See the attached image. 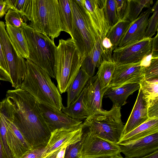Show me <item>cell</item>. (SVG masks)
Masks as SVG:
<instances>
[{
    "label": "cell",
    "instance_id": "cell-1",
    "mask_svg": "<svg viewBox=\"0 0 158 158\" xmlns=\"http://www.w3.org/2000/svg\"><path fill=\"white\" fill-rule=\"evenodd\" d=\"M4 100L10 119L31 149L46 146L52 131L37 100L21 88L8 90Z\"/></svg>",
    "mask_w": 158,
    "mask_h": 158
},
{
    "label": "cell",
    "instance_id": "cell-2",
    "mask_svg": "<svg viewBox=\"0 0 158 158\" xmlns=\"http://www.w3.org/2000/svg\"><path fill=\"white\" fill-rule=\"evenodd\" d=\"M26 61L27 73L19 88L29 93L39 103L61 110L62 98L50 76L28 59Z\"/></svg>",
    "mask_w": 158,
    "mask_h": 158
},
{
    "label": "cell",
    "instance_id": "cell-3",
    "mask_svg": "<svg viewBox=\"0 0 158 158\" xmlns=\"http://www.w3.org/2000/svg\"><path fill=\"white\" fill-rule=\"evenodd\" d=\"M24 17L31 27L52 40L61 31L58 0H30Z\"/></svg>",
    "mask_w": 158,
    "mask_h": 158
},
{
    "label": "cell",
    "instance_id": "cell-4",
    "mask_svg": "<svg viewBox=\"0 0 158 158\" xmlns=\"http://www.w3.org/2000/svg\"><path fill=\"white\" fill-rule=\"evenodd\" d=\"M84 58L71 38L59 40L56 51L55 72L57 88L60 94L67 91L81 69Z\"/></svg>",
    "mask_w": 158,
    "mask_h": 158
},
{
    "label": "cell",
    "instance_id": "cell-5",
    "mask_svg": "<svg viewBox=\"0 0 158 158\" xmlns=\"http://www.w3.org/2000/svg\"><path fill=\"white\" fill-rule=\"evenodd\" d=\"M27 43L28 59L55 78V63L57 46L47 35L37 31L25 23L22 27Z\"/></svg>",
    "mask_w": 158,
    "mask_h": 158
},
{
    "label": "cell",
    "instance_id": "cell-6",
    "mask_svg": "<svg viewBox=\"0 0 158 158\" xmlns=\"http://www.w3.org/2000/svg\"><path fill=\"white\" fill-rule=\"evenodd\" d=\"M83 128L94 135L117 143L123 136L124 125L121 107L113 106L109 110H98L85 119Z\"/></svg>",
    "mask_w": 158,
    "mask_h": 158
},
{
    "label": "cell",
    "instance_id": "cell-7",
    "mask_svg": "<svg viewBox=\"0 0 158 158\" xmlns=\"http://www.w3.org/2000/svg\"><path fill=\"white\" fill-rule=\"evenodd\" d=\"M72 13L71 38L85 57L94 46L98 34L82 4V0H70Z\"/></svg>",
    "mask_w": 158,
    "mask_h": 158
},
{
    "label": "cell",
    "instance_id": "cell-8",
    "mask_svg": "<svg viewBox=\"0 0 158 158\" xmlns=\"http://www.w3.org/2000/svg\"><path fill=\"white\" fill-rule=\"evenodd\" d=\"M0 43L11 80L15 89L19 88L27 73L26 61L11 43L4 22L0 21Z\"/></svg>",
    "mask_w": 158,
    "mask_h": 158
},
{
    "label": "cell",
    "instance_id": "cell-9",
    "mask_svg": "<svg viewBox=\"0 0 158 158\" xmlns=\"http://www.w3.org/2000/svg\"><path fill=\"white\" fill-rule=\"evenodd\" d=\"M82 139L78 158H98L121 153L117 144L94 135L88 131H83Z\"/></svg>",
    "mask_w": 158,
    "mask_h": 158
},
{
    "label": "cell",
    "instance_id": "cell-10",
    "mask_svg": "<svg viewBox=\"0 0 158 158\" xmlns=\"http://www.w3.org/2000/svg\"><path fill=\"white\" fill-rule=\"evenodd\" d=\"M152 38H144L124 46L117 47L113 52V61L116 66L139 62L151 53Z\"/></svg>",
    "mask_w": 158,
    "mask_h": 158
},
{
    "label": "cell",
    "instance_id": "cell-11",
    "mask_svg": "<svg viewBox=\"0 0 158 158\" xmlns=\"http://www.w3.org/2000/svg\"><path fill=\"white\" fill-rule=\"evenodd\" d=\"M0 112L5 119L8 145L15 158H20L31 148L10 119L4 99L0 102Z\"/></svg>",
    "mask_w": 158,
    "mask_h": 158
},
{
    "label": "cell",
    "instance_id": "cell-12",
    "mask_svg": "<svg viewBox=\"0 0 158 158\" xmlns=\"http://www.w3.org/2000/svg\"><path fill=\"white\" fill-rule=\"evenodd\" d=\"M83 133L82 124L77 127L62 128L52 131L43 158L60 149L80 141Z\"/></svg>",
    "mask_w": 158,
    "mask_h": 158
},
{
    "label": "cell",
    "instance_id": "cell-13",
    "mask_svg": "<svg viewBox=\"0 0 158 158\" xmlns=\"http://www.w3.org/2000/svg\"><path fill=\"white\" fill-rule=\"evenodd\" d=\"M118 145L125 158H141L158 151V133Z\"/></svg>",
    "mask_w": 158,
    "mask_h": 158
},
{
    "label": "cell",
    "instance_id": "cell-14",
    "mask_svg": "<svg viewBox=\"0 0 158 158\" xmlns=\"http://www.w3.org/2000/svg\"><path fill=\"white\" fill-rule=\"evenodd\" d=\"M39 105L44 119L52 132L62 128L77 127L82 124V121L70 118L61 110L48 105L39 103Z\"/></svg>",
    "mask_w": 158,
    "mask_h": 158
},
{
    "label": "cell",
    "instance_id": "cell-15",
    "mask_svg": "<svg viewBox=\"0 0 158 158\" xmlns=\"http://www.w3.org/2000/svg\"><path fill=\"white\" fill-rule=\"evenodd\" d=\"M140 62L117 66L108 87H117L130 84H140L144 78Z\"/></svg>",
    "mask_w": 158,
    "mask_h": 158
},
{
    "label": "cell",
    "instance_id": "cell-16",
    "mask_svg": "<svg viewBox=\"0 0 158 158\" xmlns=\"http://www.w3.org/2000/svg\"><path fill=\"white\" fill-rule=\"evenodd\" d=\"M105 0H82L93 24L102 41L110 27L105 18L103 11Z\"/></svg>",
    "mask_w": 158,
    "mask_h": 158
},
{
    "label": "cell",
    "instance_id": "cell-17",
    "mask_svg": "<svg viewBox=\"0 0 158 158\" xmlns=\"http://www.w3.org/2000/svg\"><path fill=\"white\" fill-rule=\"evenodd\" d=\"M83 91L84 104L90 116L103 110L102 101L104 94L97 75L89 78Z\"/></svg>",
    "mask_w": 158,
    "mask_h": 158
},
{
    "label": "cell",
    "instance_id": "cell-18",
    "mask_svg": "<svg viewBox=\"0 0 158 158\" xmlns=\"http://www.w3.org/2000/svg\"><path fill=\"white\" fill-rule=\"evenodd\" d=\"M151 9L150 7L142 12L135 20L131 23L118 47L124 46L145 38Z\"/></svg>",
    "mask_w": 158,
    "mask_h": 158
},
{
    "label": "cell",
    "instance_id": "cell-19",
    "mask_svg": "<svg viewBox=\"0 0 158 158\" xmlns=\"http://www.w3.org/2000/svg\"><path fill=\"white\" fill-rule=\"evenodd\" d=\"M148 119L147 104L139 88L132 111L124 125L123 135L131 131Z\"/></svg>",
    "mask_w": 158,
    "mask_h": 158
},
{
    "label": "cell",
    "instance_id": "cell-20",
    "mask_svg": "<svg viewBox=\"0 0 158 158\" xmlns=\"http://www.w3.org/2000/svg\"><path fill=\"white\" fill-rule=\"evenodd\" d=\"M158 133V118H149L137 127L123 135L118 144L129 143Z\"/></svg>",
    "mask_w": 158,
    "mask_h": 158
},
{
    "label": "cell",
    "instance_id": "cell-21",
    "mask_svg": "<svg viewBox=\"0 0 158 158\" xmlns=\"http://www.w3.org/2000/svg\"><path fill=\"white\" fill-rule=\"evenodd\" d=\"M140 87L139 84L137 83L127 84L117 87H108L103 96L112 101L113 106L121 107L126 103L128 97Z\"/></svg>",
    "mask_w": 158,
    "mask_h": 158
},
{
    "label": "cell",
    "instance_id": "cell-22",
    "mask_svg": "<svg viewBox=\"0 0 158 158\" xmlns=\"http://www.w3.org/2000/svg\"><path fill=\"white\" fill-rule=\"evenodd\" d=\"M102 42L99 38L97 39L94 48L85 57L81 64V69L90 77L94 76L95 68L98 67L104 60Z\"/></svg>",
    "mask_w": 158,
    "mask_h": 158
},
{
    "label": "cell",
    "instance_id": "cell-23",
    "mask_svg": "<svg viewBox=\"0 0 158 158\" xmlns=\"http://www.w3.org/2000/svg\"><path fill=\"white\" fill-rule=\"evenodd\" d=\"M6 29L11 43L19 54L24 59H28V46L22 28L6 24Z\"/></svg>",
    "mask_w": 158,
    "mask_h": 158
},
{
    "label": "cell",
    "instance_id": "cell-24",
    "mask_svg": "<svg viewBox=\"0 0 158 158\" xmlns=\"http://www.w3.org/2000/svg\"><path fill=\"white\" fill-rule=\"evenodd\" d=\"M90 77L84 70L80 69L67 91V106L79 96Z\"/></svg>",
    "mask_w": 158,
    "mask_h": 158
},
{
    "label": "cell",
    "instance_id": "cell-25",
    "mask_svg": "<svg viewBox=\"0 0 158 158\" xmlns=\"http://www.w3.org/2000/svg\"><path fill=\"white\" fill-rule=\"evenodd\" d=\"M83 89L79 96L68 106H63L62 111L70 118L81 121L90 115L83 102Z\"/></svg>",
    "mask_w": 158,
    "mask_h": 158
},
{
    "label": "cell",
    "instance_id": "cell-26",
    "mask_svg": "<svg viewBox=\"0 0 158 158\" xmlns=\"http://www.w3.org/2000/svg\"><path fill=\"white\" fill-rule=\"evenodd\" d=\"M116 66L114 62L104 60L98 67L96 75L99 81L102 92L103 94L112 79Z\"/></svg>",
    "mask_w": 158,
    "mask_h": 158
},
{
    "label": "cell",
    "instance_id": "cell-27",
    "mask_svg": "<svg viewBox=\"0 0 158 158\" xmlns=\"http://www.w3.org/2000/svg\"><path fill=\"white\" fill-rule=\"evenodd\" d=\"M139 85L148 108L158 103V78L148 80L143 79Z\"/></svg>",
    "mask_w": 158,
    "mask_h": 158
},
{
    "label": "cell",
    "instance_id": "cell-28",
    "mask_svg": "<svg viewBox=\"0 0 158 158\" xmlns=\"http://www.w3.org/2000/svg\"><path fill=\"white\" fill-rule=\"evenodd\" d=\"M131 23L127 20L122 19L110 28L106 37L110 40L112 45L113 52L118 47Z\"/></svg>",
    "mask_w": 158,
    "mask_h": 158
},
{
    "label": "cell",
    "instance_id": "cell-29",
    "mask_svg": "<svg viewBox=\"0 0 158 158\" xmlns=\"http://www.w3.org/2000/svg\"><path fill=\"white\" fill-rule=\"evenodd\" d=\"M126 11L122 19L131 23L139 16L144 8H148L153 3L152 0H127Z\"/></svg>",
    "mask_w": 158,
    "mask_h": 158
},
{
    "label": "cell",
    "instance_id": "cell-30",
    "mask_svg": "<svg viewBox=\"0 0 158 158\" xmlns=\"http://www.w3.org/2000/svg\"><path fill=\"white\" fill-rule=\"evenodd\" d=\"M61 24V31L70 35L72 24V13L70 0H58Z\"/></svg>",
    "mask_w": 158,
    "mask_h": 158
},
{
    "label": "cell",
    "instance_id": "cell-31",
    "mask_svg": "<svg viewBox=\"0 0 158 158\" xmlns=\"http://www.w3.org/2000/svg\"><path fill=\"white\" fill-rule=\"evenodd\" d=\"M153 13L149 18L145 38H152L158 30V0H157L152 7Z\"/></svg>",
    "mask_w": 158,
    "mask_h": 158
},
{
    "label": "cell",
    "instance_id": "cell-32",
    "mask_svg": "<svg viewBox=\"0 0 158 158\" xmlns=\"http://www.w3.org/2000/svg\"><path fill=\"white\" fill-rule=\"evenodd\" d=\"M103 11L106 20L110 27L114 26L118 21L115 0H105Z\"/></svg>",
    "mask_w": 158,
    "mask_h": 158
},
{
    "label": "cell",
    "instance_id": "cell-33",
    "mask_svg": "<svg viewBox=\"0 0 158 158\" xmlns=\"http://www.w3.org/2000/svg\"><path fill=\"white\" fill-rule=\"evenodd\" d=\"M144 79L158 78V57L152 56L150 64L146 67H141Z\"/></svg>",
    "mask_w": 158,
    "mask_h": 158
},
{
    "label": "cell",
    "instance_id": "cell-34",
    "mask_svg": "<svg viewBox=\"0 0 158 158\" xmlns=\"http://www.w3.org/2000/svg\"><path fill=\"white\" fill-rule=\"evenodd\" d=\"M22 17V15L18 12L10 9L5 15L6 24L22 28L25 23Z\"/></svg>",
    "mask_w": 158,
    "mask_h": 158
},
{
    "label": "cell",
    "instance_id": "cell-35",
    "mask_svg": "<svg viewBox=\"0 0 158 158\" xmlns=\"http://www.w3.org/2000/svg\"><path fill=\"white\" fill-rule=\"evenodd\" d=\"M0 135L4 149L7 158H15L7 144L6 129L4 116L0 112Z\"/></svg>",
    "mask_w": 158,
    "mask_h": 158
},
{
    "label": "cell",
    "instance_id": "cell-36",
    "mask_svg": "<svg viewBox=\"0 0 158 158\" xmlns=\"http://www.w3.org/2000/svg\"><path fill=\"white\" fill-rule=\"evenodd\" d=\"M10 9L14 10L24 16L28 8L29 0H7Z\"/></svg>",
    "mask_w": 158,
    "mask_h": 158
},
{
    "label": "cell",
    "instance_id": "cell-37",
    "mask_svg": "<svg viewBox=\"0 0 158 158\" xmlns=\"http://www.w3.org/2000/svg\"><path fill=\"white\" fill-rule=\"evenodd\" d=\"M82 142L81 139L80 141L66 147L64 158H78Z\"/></svg>",
    "mask_w": 158,
    "mask_h": 158
},
{
    "label": "cell",
    "instance_id": "cell-38",
    "mask_svg": "<svg viewBox=\"0 0 158 158\" xmlns=\"http://www.w3.org/2000/svg\"><path fill=\"white\" fill-rule=\"evenodd\" d=\"M46 147L31 149L24 153L20 158H43Z\"/></svg>",
    "mask_w": 158,
    "mask_h": 158
},
{
    "label": "cell",
    "instance_id": "cell-39",
    "mask_svg": "<svg viewBox=\"0 0 158 158\" xmlns=\"http://www.w3.org/2000/svg\"><path fill=\"white\" fill-rule=\"evenodd\" d=\"M116 11L118 21L122 19L127 6V0H115Z\"/></svg>",
    "mask_w": 158,
    "mask_h": 158
},
{
    "label": "cell",
    "instance_id": "cell-40",
    "mask_svg": "<svg viewBox=\"0 0 158 158\" xmlns=\"http://www.w3.org/2000/svg\"><path fill=\"white\" fill-rule=\"evenodd\" d=\"M148 113L149 118H158V103L148 108Z\"/></svg>",
    "mask_w": 158,
    "mask_h": 158
},
{
    "label": "cell",
    "instance_id": "cell-41",
    "mask_svg": "<svg viewBox=\"0 0 158 158\" xmlns=\"http://www.w3.org/2000/svg\"><path fill=\"white\" fill-rule=\"evenodd\" d=\"M151 53L153 57H158V33L156 35L152 38Z\"/></svg>",
    "mask_w": 158,
    "mask_h": 158
},
{
    "label": "cell",
    "instance_id": "cell-42",
    "mask_svg": "<svg viewBox=\"0 0 158 158\" xmlns=\"http://www.w3.org/2000/svg\"><path fill=\"white\" fill-rule=\"evenodd\" d=\"M0 68L9 76L8 66L5 59L0 43Z\"/></svg>",
    "mask_w": 158,
    "mask_h": 158
},
{
    "label": "cell",
    "instance_id": "cell-43",
    "mask_svg": "<svg viewBox=\"0 0 158 158\" xmlns=\"http://www.w3.org/2000/svg\"><path fill=\"white\" fill-rule=\"evenodd\" d=\"M10 9L7 0H1L0 1V18L3 17L6 12Z\"/></svg>",
    "mask_w": 158,
    "mask_h": 158
},
{
    "label": "cell",
    "instance_id": "cell-44",
    "mask_svg": "<svg viewBox=\"0 0 158 158\" xmlns=\"http://www.w3.org/2000/svg\"><path fill=\"white\" fill-rule=\"evenodd\" d=\"M152 58V53L145 56L141 61L140 65L142 67H146L150 64Z\"/></svg>",
    "mask_w": 158,
    "mask_h": 158
},
{
    "label": "cell",
    "instance_id": "cell-45",
    "mask_svg": "<svg viewBox=\"0 0 158 158\" xmlns=\"http://www.w3.org/2000/svg\"><path fill=\"white\" fill-rule=\"evenodd\" d=\"M0 158H7L5 153L0 135Z\"/></svg>",
    "mask_w": 158,
    "mask_h": 158
},
{
    "label": "cell",
    "instance_id": "cell-46",
    "mask_svg": "<svg viewBox=\"0 0 158 158\" xmlns=\"http://www.w3.org/2000/svg\"><path fill=\"white\" fill-rule=\"evenodd\" d=\"M66 147L62 148L57 154L56 158H64Z\"/></svg>",
    "mask_w": 158,
    "mask_h": 158
},
{
    "label": "cell",
    "instance_id": "cell-47",
    "mask_svg": "<svg viewBox=\"0 0 158 158\" xmlns=\"http://www.w3.org/2000/svg\"><path fill=\"white\" fill-rule=\"evenodd\" d=\"M140 158H158V151L145 156Z\"/></svg>",
    "mask_w": 158,
    "mask_h": 158
},
{
    "label": "cell",
    "instance_id": "cell-48",
    "mask_svg": "<svg viewBox=\"0 0 158 158\" xmlns=\"http://www.w3.org/2000/svg\"><path fill=\"white\" fill-rule=\"evenodd\" d=\"M61 149L55 151L44 158H56L57 154Z\"/></svg>",
    "mask_w": 158,
    "mask_h": 158
},
{
    "label": "cell",
    "instance_id": "cell-49",
    "mask_svg": "<svg viewBox=\"0 0 158 158\" xmlns=\"http://www.w3.org/2000/svg\"><path fill=\"white\" fill-rule=\"evenodd\" d=\"M98 158H123L121 155V153L112 156L102 157Z\"/></svg>",
    "mask_w": 158,
    "mask_h": 158
},
{
    "label": "cell",
    "instance_id": "cell-50",
    "mask_svg": "<svg viewBox=\"0 0 158 158\" xmlns=\"http://www.w3.org/2000/svg\"><path fill=\"white\" fill-rule=\"evenodd\" d=\"M1 0H0V1Z\"/></svg>",
    "mask_w": 158,
    "mask_h": 158
},
{
    "label": "cell",
    "instance_id": "cell-51",
    "mask_svg": "<svg viewBox=\"0 0 158 158\" xmlns=\"http://www.w3.org/2000/svg\"><path fill=\"white\" fill-rule=\"evenodd\" d=\"M0 68L1 69V68Z\"/></svg>",
    "mask_w": 158,
    "mask_h": 158
}]
</instances>
